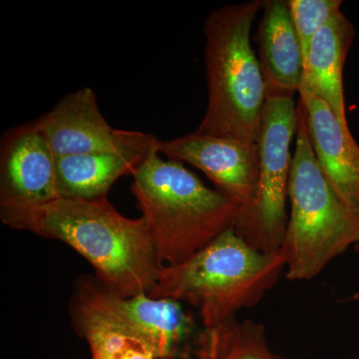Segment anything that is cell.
<instances>
[{
    "label": "cell",
    "instance_id": "14",
    "mask_svg": "<svg viewBox=\"0 0 359 359\" xmlns=\"http://www.w3.org/2000/svg\"><path fill=\"white\" fill-rule=\"evenodd\" d=\"M154 152H159V148L56 157L59 198H107L110 189L118 180L126 175H133Z\"/></svg>",
    "mask_w": 359,
    "mask_h": 359
},
{
    "label": "cell",
    "instance_id": "17",
    "mask_svg": "<svg viewBox=\"0 0 359 359\" xmlns=\"http://www.w3.org/2000/svg\"><path fill=\"white\" fill-rule=\"evenodd\" d=\"M290 18L302 45L304 67L316 33L340 13L341 0H287Z\"/></svg>",
    "mask_w": 359,
    "mask_h": 359
},
{
    "label": "cell",
    "instance_id": "4",
    "mask_svg": "<svg viewBox=\"0 0 359 359\" xmlns=\"http://www.w3.org/2000/svg\"><path fill=\"white\" fill-rule=\"evenodd\" d=\"M132 177V193L164 266L183 263L235 226L240 205L181 162L154 152Z\"/></svg>",
    "mask_w": 359,
    "mask_h": 359
},
{
    "label": "cell",
    "instance_id": "6",
    "mask_svg": "<svg viewBox=\"0 0 359 359\" xmlns=\"http://www.w3.org/2000/svg\"><path fill=\"white\" fill-rule=\"evenodd\" d=\"M299 112L294 95L268 91L257 147L259 175L252 204L240 212L236 231L255 249L273 254L282 247L289 216L290 153Z\"/></svg>",
    "mask_w": 359,
    "mask_h": 359
},
{
    "label": "cell",
    "instance_id": "5",
    "mask_svg": "<svg viewBox=\"0 0 359 359\" xmlns=\"http://www.w3.org/2000/svg\"><path fill=\"white\" fill-rule=\"evenodd\" d=\"M299 122L287 198L289 221L280 252L287 280L316 278L330 262L359 242V216L334 192L311 147L306 108L297 104Z\"/></svg>",
    "mask_w": 359,
    "mask_h": 359
},
{
    "label": "cell",
    "instance_id": "8",
    "mask_svg": "<svg viewBox=\"0 0 359 359\" xmlns=\"http://www.w3.org/2000/svg\"><path fill=\"white\" fill-rule=\"evenodd\" d=\"M34 122L56 157L159 148L154 135L110 126L89 87L67 94Z\"/></svg>",
    "mask_w": 359,
    "mask_h": 359
},
{
    "label": "cell",
    "instance_id": "3",
    "mask_svg": "<svg viewBox=\"0 0 359 359\" xmlns=\"http://www.w3.org/2000/svg\"><path fill=\"white\" fill-rule=\"evenodd\" d=\"M264 4H231L205 20L208 106L197 133L257 144L268 88L250 33Z\"/></svg>",
    "mask_w": 359,
    "mask_h": 359
},
{
    "label": "cell",
    "instance_id": "2",
    "mask_svg": "<svg viewBox=\"0 0 359 359\" xmlns=\"http://www.w3.org/2000/svg\"><path fill=\"white\" fill-rule=\"evenodd\" d=\"M283 273L280 252L255 249L233 226L183 263L164 266L148 295L187 302L210 330L259 304Z\"/></svg>",
    "mask_w": 359,
    "mask_h": 359
},
{
    "label": "cell",
    "instance_id": "18",
    "mask_svg": "<svg viewBox=\"0 0 359 359\" xmlns=\"http://www.w3.org/2000/svg\"><path fill=\"white\" fill-rule=\"evenodd\" d=\"M355 250L359 252V242L358 244L355 245ZM351 301H359V290L351 297Z\"/></svg>",
    "mask_w": 359,
    "mask_h": 359
},
{
    "label": "cell",
    "instance_id": "10",
    "mask_svg": "<svg viewBox=\"0 0 359 359\" xmlns=\"http://www.w3.org/2000/svg\"><path fill=\"white\" fill-rule=\"evenodd\" d=\"M159 153L202 171L218 192L240 205V212L254 202L259 175L257 144L195 131L171 140H160Z\"/></svg>",
    "mask_w": 359,
    "mask_h": 359
},
{
    "label": "cell",
    "instance_id": "9",
    "mask_svg": "<svg viewBox=\"0 0 359 359\" xmlns=\"http://www.w3.org/2000/svg\"><path fill=\"white\" fill-rule=\"evenodd\" d=\"M56 156L34 121L13 127L0 143V217L58 199Z\"/></svg>",
    "mask_w": 359,
    "mask_h": 359
},
{
    "label": "cell",
    "instance_id": "1",
    "mask_svg": "<svg viewBox=\"0 0 359 359\" xmlns=\"http://www.w3.org/2000/svg\"><path fill=\"white\" fill-rule=\"evenodd\" d=\"M1 219L70 245L93 266L97 280L120 297L150 294L164 268L144 219L123 216L108 198H58Z\"/></svg>",
    "mask_w": 359,
    "mask_h": 359
},
{
    "label": "cell",
    "instance_id": "15",
    "mask_svg": "<svg viewBox=\"0 0 359 359\" xmlns=\"http://www.w3.org/2000/svg\"><path fill=\"white\" fill-rule=\"evenodd\" d=\"M195 359H285L269 346L266 330L255 320L233 318L203 330L195 342Z\"/></svg>",
    "mask_w": 359,
    "mask_h": 359
},
{
    "label": "cell",
    "instance_id": "11",
    "mask_svg": "<svg viewBox=\"0 0 359 359\" xmlns=\"http://www.w3.org/2000/svg\"><path fill=\"white\" fill-rule=\"evenodd\" d=\"M306 108V128L318 164L334 192L359 216V145L327 103L299 95Z\"/></svg>",
    "mask_w": 359,
    "mask_h": 359
},
{
    "label": "cell",
    "instance_id": "16",
    "mask_svg": "<svg viewBox=\"0 0 359 359\" xmlns=\"http://www.w3.org/2000/svg\"><path fill=\"white\" fill-rule=\"evenodd\" d=\"M77 330L88 342L91 359H159L152 347L130 335L95 327Z\"/></svg>",
    "mask_w": 359,
    "mask_h": 359
},
{
    "label": "cell",
    "instance_id": "13",
    "mask_svg": "<svg viewBox=\"0 0 359 359\" xmlns=\"http://www.w3.org/2000/svg\"><path fill=\"white\" fill-rule=\"evenodd\" d=\"M256 41L268 91L299 92L304 56L287 0H264Z\"/></svg>",
    "mask_w": 359,
    "mask_h": 359
},
{
    "label": "cell",
    "instance_id": "12",
    "mask_svg": "<svg viewBox=\"0 0 359 359\" xmlns=\"http://www.w3.org/2000/svg\"><path fill=\"white\" fill-rule=\"evenodd\" d=\"M355 30L342 11L316 33L304 62L299 95L320 98L348 126L344 94V66Z\"/></svg>",
    "mask_w": 359,
    "mask_h": 359
},
{
    "label": "cell",
    "instance_id": "7",
    "mask_svg": "<svg viewBox=\"0 0 359 359\" xmlns=\"http://www.w3.org/2000/svg\"><path fill=\"white\" fill-rule=\"evenodd\" d=\"M74 318L77 328L102 327L140 339L159 359L176 358L193 328L181 302L148 294L120 297L93 280L77 287Z\"/></svg>",
    "mask_w": 359,
    "mask_h": 359
}]
</instances>
